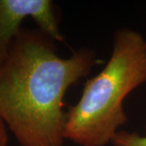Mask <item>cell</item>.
<instances>
[{
	"instance_id": "cell-1",
	"label": "cell",
	"mask_w": 146,
	"mask_h": 146,
	"mask_svg": "<svg viewBox=\"0 0 146 146\" xmlns=\"http://www.w3.org/2000/svg\"><path fill=\"white\" fill-rule=\"evenodd\" d=\"M98 63L88 48L59 56L41 30L21 29L0 63V118L21 146H63L68 89Z\"/></svg>"
},
{
	"instance_id": "cell-2",
	"label": "cell",
	"mask_w": 146,
	"mask_h": 146,
	"mask_svg": "<svg viewBox=\"0 0 146 146\" xmlns=\"http://www.w3.org/2000/svg\"><path fill=\"white\" fill-rule=\"evenodd\" d=\"M146 82V39L131 29L115 31L104 68L84 85L77 103L68 107L64 139L80 146H105L127 121L123 101Z\"/></svg>"
},
{
	"instance_id": "cell-3",
	"label": "cell",
	"mask_w": 146,
	"mask_h": 146,
	"mask_svg": "<svg viewBox=\"0 0 146 146\" xmlns=\"http://www.w3.org/2000/svg\"><path fill=\"white\" fill-rule=\"evenodd\" d=\"M30 17L38 29L54 42H63L59 15L51 0H0V63L21 30V25Z\"/></svg>"
},
{
	"instance_id": "cell-4",
	"label": "cell",
	"mask_w": 146,
	"mask_h": 146,
	"mask_svg": "<svg viewBox=\"0 0 146 146\" xmlns=\"http://www.w3.org/2000/svg\"><path fill=\"white\" fill-rule=\"evenodd\" d=\"M110 143L114 146H146V136H141L136 132L119 130Z\"/></svg>"
},
{
	"instance_id": "cell-5",
	"label": "cell",
	"mask_w": 146,
	"mask_h": 146,
	"mask_svg": "<svg viewBox=\"0 0 146 146\" xmlns=\"http://www.w3.org/2000/svg\"><path fill=\"white\" fill-rule=\"evenodd\" d=\"M8 138L6 130V124L0 118V146H7Z\"/></svg>"
}]
</instances>
